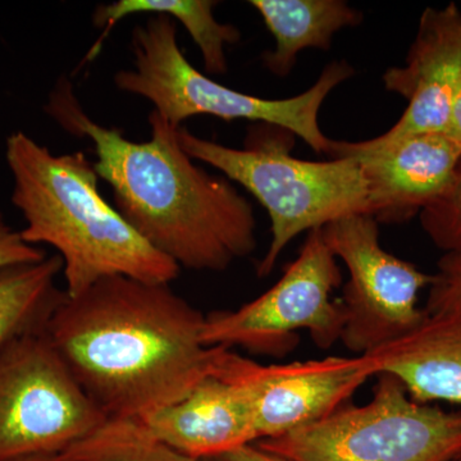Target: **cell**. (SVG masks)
<instances>
[{
    "label": "cell",
    "instance_id": "obj_1",
    "mask_svg": "<svg viewBox=\"0 0 461 461\" xmlns=\"http://www.w3.org/2000/svg\"><path fill=\"white\" fill-rule=\"evenodd\" d=\"M204 321L169 284L112 276L77 296L65 291L45 332L108 420H139L213 375Z\"/></svg>",
    "mask_w": 461,
    "mask_h": 461
},
{
    "label": "cell",
    "instance_id": "obj_2",
    "mask_svg": "<svg viewBox=\"0 0 461 461\" xmlns=\"http://www.w3.org/2000/svg\"><path fill=\"white\" fill-rule=\"evenodd\" d=\"M45 112L66 131L93 141L94 168L113 190L118 213L181 269L224 272L254 253L253 205L226 177L194 163L178 142L180 127L151 111L150 139L129 140L120 129L91 120L66 78Z\"/></svg>",
    "mask_w": 461,
    "mask_h": 461
},
{
    "label": "cell",
    "instance_id": "obj_3",
    "mask_svg": "<svg viewBox=\"0 0 461 461\" xmlns=\"http://www.w3.org/2000/svg\"><path fill=\"white\" fill-rule=\"evenodd\" d=\"M14 177L12 204L25 220L27 244L50 245L63 262L66 294L77 296L103 278L126 276L171 284L181 268L145 241L99 191L83 151L56 156L17 131L5 142Z\"/></svg>",
    "mask_w": 461,
    "mask_h": 461
},
{
    "label": "cell",
    "instance_id": "obj_4",
    "mask_svg": "<svg viewBox=\"0 0 461 461\" xmlns=\"http://www.w3.org/2000/svg\"><path fill=\"white\" fill-rule=\"evenodd\" d=\"M178 142L193 159L244 187L271 218L272 241L257 268L271 275L284 249L303 232L355 214L372 215L368 184L353 157L311 162L291 156L294 135L268 124L250 130L244 148L199 138L181 126Z\"/></svg>",
    "mask_w": 461,
    "mask_h": 461
},
{
    "label": "cell",
    "instance_id": "obj_5",
    "mask_svg": "<svg viewBox=\"0 0 461 461\" xmlns=\"http://www.w3.org/2000/svg\"><path fill=\"white\" fill-rule=\"evenodd\" d=\"M177 36L171 16L149 14L132 30L133 68L114 75L115 87L149 100L153 111L175 127L202 114L223 121H253L286 130L315 153L330 156L333 140L321 132L320 112L330 94L353 77L348 63H330L313 86L293 98H259L198 71L181 50Z\"/></svg>",
    "mask_w": 461,
    "mask_h": 461
},
{
    "label": "cell",
    "instance_id": "obj_6",
    "mask_svg": "<svg viewBox=\"0 0 461 461\" xmlns=\"http://www.w3.org/2000/svg\"><path fill=\"white\" fill-rule=\"evenodd\" d=\"M371 402L346 403L313 424L256 444L291 461H451L461 457V411L414 402L379 375Z\"/></svg>",
    "mask_w": 461,
    "mask_h": 461
},
{
    "label": "cell",
    "instance_id": "obj_7",
    "mask_svg": "<svg viewBox=\"0 0 461 461\" xmlns=\"http://www.w3.org/2000/svg\"><path fill=\"white\" fill-rule=\"evenodd\" d=\"M107 420L45 329L0 348V461L65 453Z\"/></svg>",
    "mask_w": 461,
    "mask_h": 461
},
{
    "label": "cell",
    "instance_id": "obj_8",
    "mask_svg": "<svg viewBox=\"0 0 461 461\" xmlns=\"http://www.w3.org/2000/svg\"><path fill=\"white\" fill-rule=\"evenodd\" d=\"M341 282L338 258L323 229L311 230L275 286L236 311L205 314L203 342L208 348L239 346L254 354L282 355L295 348L296 332L308 330L314 344L327 350L341 341L344 330L341 303L332 299Z\"/></svg>",
    "mask_w": 461,
    "mask_h": 461
},
{
    "label": "cell",
    "instance_id": "obj_9",
    "mask_svg": "<svg viewBox=\"0 0 461 461\" xmlns=\"http://www.w3.org/2000/svg\"><path fill=\"white\" fill-rule=\"evenodd\" d=\"M332 253L348 272L342 299L341 341L357 355L371 353L418 326L426 317L418 306L433 275L388 253L379 242L378 221L355 214L323 227Z\"/></svg>",
    "mask_w": 461,
    "mask_h": 461
},
{
    "label": "cell",
    "instance_id": "obj_10",
    "mask_svg": "<svg viewBox=\"0 0 461 461\" xmlns=\"http://www.w3.org/2000/svg\"><path fill=\"white\" fill-rule=\"evenodd\" d=\"M213 375L247 399L258 441L324 420L373 377L363 355L264 366L227 348H218Z\"/></svg>",
    "mask_w": 461,
    "mask_h": 461
},
{
    "label": "cell",
    "instance_id": "obj_11",
    "mask_svg": "<svg viewBox=\"0 0 461 461\" xmlns=\"http://www.w3.org/2000/svg\"><path fill=\"white\" fill-rule=\"evenodd\" d=\"M330 157H353L359 162L378 222H402L445 193L459 166L461 145L445 132L390 142L333 140Z\"/></svg>",
    "mask_w": 461,
    "mask_h": 461
},
{
    "label": "cell",
    "instance_id": "obj_12",
    "mask_svg": "<svg viewBox=\"0 0 461 461\" xmlns=\"http://www.w3.org/2000/svg\"><path fill=\"white\" fill-rule=\"evenodd\" d=\"M384 87L408 100V107L388 131L375 138L390 142L446 132L451 105L461 85V9L451 3L427 8L405 65L384 72Z\"/></svg>",
    "mask_w": 461,
    "mask_h": 461
},
{
    "label": "cell",
    "instance_id": "obj_13",
    "mask_svg": "<svg viewBox=\"0 0 461 461\" xmlns=\"http://www.w3.org/2000/svg\"><path fill=\"white\" fill-rule=\"evenodd\" d=\"M139 420L160 442L195 460L221 457L258 441L247 399L238 387L215 375Z\"/></svg>",
    "mask_w": 461,
    "mask_h": 461
},
{
    "label": "cell",
    "instance_id": "obj_14",
    "mask_svg": "<svg viewBox=\"0 0 461 461\" xmlns=\"http://www.w3.org/2000/svg\"><path fill=\"white\" fill-rule=\"evenodd\" d=\"M363 357L373 377L393 375L414 402L461 406V315L426 313L411 332Z\"/></svg>",
    "mask_w": 461,
    "mask_h": 461
},
{
    "label": "cell",
    "instance_id": "obj_15",
    "mask_svg": "<svg viewBox=\"0 0 461 461\" xmlns=\"http://www.w3.org/2000/svg\"><path fill=\"white\" fill-rule=\"evenodd\" d=\"M249 5L275 39V50L262 59L277 77L290 75L303 50H329L336 33L359 26L364 17L344 0H251Z\"/></svg>",
    "mask_w": 461,
    "mask_h": 461
},
{
    "label": "cell",
    "instance_id": "obj_16",
    "mask_svg": "<svg viewBox=\"0 0 461 461\" xmlns=\"http://www.w3.org/2000/svg\"><path fill=\"white\" fill-rule=\"evenodd\" d=\"M213 0H117L100 5L94 12L93 23L102 30L98 41L90 48L85 62H93L102 51L103 44L114 26L133 14H166L185 26L202 53L209 75H224L229 71L226 47L241 38L238 27L218 23Z\"/></svg>",
    "mask_w": 461,
    "mask_h": 461
},
{
    "label": "cell",
    "instance_id": "obj_17",
    "mask_svg": "<svg viewBox=\"0 0 461 461\" xmlns=\"http://www.w3.org/2000/svg\"><path fill=\"white\" fill-rule=\"evenodd\" d=\"M63 273L59 256L38 263L0 268V348L12 339L45 329L65 290L57 286Z\"/></svg>",
    "mask_w": 461,
    "mask_h": 461
},
{
    "label": "cell",
    "instance_id": "obj_18",
    "mask_svg": "<svg viewBox=\"0 0 461 461\" xmlns=\"http://www.w3.org/2000/svg\"><path fill=\"white\" fill-rule=\"evenodd\" d=\"M56 461H198L160 442L139 420H107Z\"/></svg>",
    "mask_w": 461,
    "mask_h": 461
},
{
    "label": "cell",
    "instance_id": "obj_19",
    "mask_svg": "<svg viewBox=\"0 0 461 461\" xmlns=\"http://www.w3.org/2000/svg\"><path fill=\"white\" fill-rule=\"evenodd\" d=\"M421 229L445 254H461V160L445 193L420 213Z\"/></svg>",
    "mask_w": 461,
    "mask_h": 461
},
{
    "label": "cell",
    "instance_id": "obj_20",
    "mask_svg": "<svg viewBox=\"0 0 461 461\" xmlns=\"http://www.w3.org/2000/svg\"><path fill=\"white\" fill-rule=\"evenodd\" d=\"M423 309L427 314L461 315V254H444L438 260Z\"/></svg>",
    "mask_w": 461,
    "mask_h": 461
},
{
    "label": "cell",
    "instance_id": "obj_21",
    "mask_svg": "<svg viewBox=\"0 0 461 461\" xmlns=\"http://www.w3.org/2000/svg\"><path fill=\"white\" fill-rule=\"evenodd\" d=\"M47 257L44 249L27 244L20 230L8 224L5 215L0 213V268L38 263Z\"/></svg>",
    "mask_w": 461,
    "mask_h": 461
},
{
    "label": "cell",
    "instance_id": "obj_22",
    "mask_svg": "<svg viewBox=\"0 0 461 461\" xmlns=\"http://www.w3.org/2000/svg\"><path fill=\"white\" fill-rule=\"evenodd\" d=\"M221 461H291L281 455L264 450L257 444L242 446L220 457Z\"/></svg>",
    "mask_w": 461,
    "mask_h": 461
},
{
    "label": "cell",
    "instance_id": "obj_23",
    "mask_svg": "<svg viewBox=\"0 0 461 461\" xmlns=\"http://www.w3.org/2000/svg\"><path fill=\"white\" fill-rule=\"evenodd\" d=\"M445 133L461 145V85L451 105L450 117H448Z\"/></svg>",
    "mask_w": 461,
    "mask_h": 461
},
{
    "label": "cell",
    "instance_id": "obj_24",
    "mask_svg": "<svg viewBox=\"0 0 461 461\" xmlns=\"http://www.w3.org/2000/svg\"><path fill=\"white\" fill-rule=\"evenodd\" d=\"M57 455H41V456L23 457L14 461H56Z\"/></svg>",
    "mask_w": 461,
    "mask_h": 461
},
{
    "label": "cell",
    "instance_id": "obj_25",
    "mask_svg": "<svg viewBox=\"0 0 461 461\" xmlns=\"http://www.w3.org/2000/svg\"><path fill=\"white\" fill-rule=\"evenodd\" d=\"M198 461H221L220 457H205V459H200Z\"/></svg>",
    "mask_w": 461,
    "mask_h": 461
},
{
    "label": "cell",
    "instance_id": "obj_26",
    "mask_svg": "<svg viewBox=\"0 0 461 461\" xmlns=\"http://www.w3.org/2000/svg\"><path fill=\"white\" fill-rule=\"evenodd\" d=\"M451 461H461V457H459V459H455V460H451Z\"/></svg>",
    "mask_w": 461,
    "mask_h": 461
},
{
    "label": "cell",
    "instance_id": "obj_27",
    "mask_svg": "<svg viewBox=\"0 0 461 461\" xmlns=\"http://www.w3.org/2000/svg\"><path fill=\"white\" fill-rule=\"evenodd\" d=\"M460 9H461V7H460Z\"/></svg>",
    "mask_w": 461,
    "mask_h": 461
}]
</instances>
